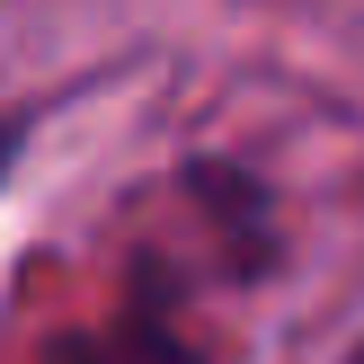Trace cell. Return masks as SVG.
<instances>
[{
  "label": "cell",
  "mask_w": 364,
  "mask_h": 364,
  "mask_svg": "<svg viewBox=\"0 0 364 364\" xmlns=\"http://www.w3.org/2000/svg\"><path fill=\"white\" fill-rule=\"evenodd\" d=\"M27 142H36V116H27V107H9V116H0V187L18 178V160H27Z\"/></svg>",
  "instance_id": "cell-2"
},
{
  "label": "cell",
  "mask_w": 364,
  "mask_h": 364,
  "mask_svg": "<svg viewBox=\"0 0 364 364\" xmlns=\"http://www.w3.org/2000/svg\"><path fill=\"white\" fill-rule=\"evenodd\" d=\"M36 364H213V355L196 347L169 311H160L151 276H134V294H124L116 320H80V329L45 338V355H36Z\"/></svg>",
  "instance_id": "cell-1"
},
{
  "label": "cell",
  "mask_w": 364,
  "mask_h": 364,
  "mask_svg": "<svg viewBox=\"0 0 364 364\" xmlns=\"http://www.w3.org/2000/svg\"><path fill=\"white\" fill-rule=\"evenodd\" d=\"M347 364H364V338H355V347H347Z\"/></svg>",
  "instance_id": "cell-3"
}]
</instances>
